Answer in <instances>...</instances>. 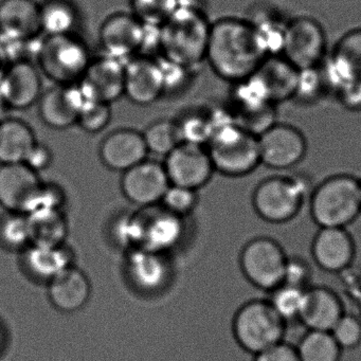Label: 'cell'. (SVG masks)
<instances>
[{
  "mask_svg": "<svg viewBox=\"0 0 361 361\" xmlns=\"http://www.w3.org/2000/svg\"><path fill=\"white\" fill-rule=\"evenodd\" d=\"M265 59L246 18H221L211 25L206 61L217 77L240 83L255 75Z\"/></svg>",
  "mask_w": 361,
  "mask_h": 361,
  "instance_id": "obj_1",
  "label": "cell"
},
{
  "mask_svg": "<svg viewBox=\"0 0 361 361\" xmlns=\"http://www.w3.org/2000/svg\"><path fill=\"white\" fill-rule=\"evenodd\" d=\"M211 25L197 6L180 5L160 27L161 58L192 69L206 61Z\"/></svg>",
  "mask_w": 361,
  "mask_h": 361,
  "instance_id": "obj_2",
  "label": "cell"
},
{
  "mask_svg": "<svg viewBox=\"0 0 361 361\" xmlns=\"http://www.w3.org/2000/svg\"><path fill=\"white\" fill-rule=\"evenodd\" d=\"M183 232V217L157 204L123 215L115 225L116 240L130 250L166 253L180 242Z\"/></svg>",
  "mask_w": 361,
  "mask_h": 361,
  "instance_id": "obj_3",
  "label": "cell"
},
{
  "mask_svg": "<svg viewBox=\"0 0 361 361\" xmlns=\"http://www.w3.org/2000/svg\"><path fill=\"white\" fill-rule=\"evenodd\" d=\"M308 202L319 228H348L361 214L360 179L346 173L331 175L312 189Z\"/></svg>",
  "mask_w": 361,
  "mask_h": 361,
  "instance_id": "obj_4",
  "label": "cell"
},
{
  "mask_svg": "<svg viewBox=\"0 0 361 361\" xmlns=\"http://www.w3.org/2000/svg\"><path fill=\"white\" fill-rule=\"evenodd\" d=\"M310 183L302 175H274L262 180L253 191L252 206L263 221L285 224L293 221L306 200H310Z\"/></svg>",
  "mask_w": 361,
  "mask_h": 361,
  "instance_id": "obj_5",
  "label": "cell"
},
{
  "mask_svg": "<svg viewBox=\"0 0 361 361\" xmlns=\"http://www.w3.org/2000/svg\"><path fill=\"white\" fill-rule=\"evenodd\" d=\"M286 326L268 300L253 299L236 310L232 334L240 350L255 356L285 341Z\"/></svg>",
  "mask_w": 361,
  "mask_h": 361,
  "instance_id": "obj_6",
  "label": "cell"
},
{
  "mask_svg": "<svg viewBox=\"0 0 361 361\" xmlns=\"http://www.w3.org/2000/svg\"><path fill=\"white\" fill-rule=\"evenodd\" d=\"M207 149L214 170L226 176H246L261 164L257 137L234 121L215 128Z\"/></svg>",
  "mask_w": 361,
  "mask_h": 361,
  "instance_id": "obj_7",
  "label": "cell"
},
{
  "mask_svg": "<svg viewBox=\"0 0 361 361\" xmlns=\"http://www.w3.org/2000/svg\"><path fill=\"white\" fill-rule=\"evenodd\" d=\"M92 58L83 39L73 33L46 37L37 51L39 69L56 85H77Z\"/></svg>",
  "mask_w": 361,
  "mask_h": 361,
  "instance_id": "obj_8",
  "label": "cell"
},
{
  "mask_svg": "<svg viewBox=\"0 0 361 361\" xmlns=\"http://www.w3.org/2000/svg\"><path fill=\"white\" fill-rule=\"evenodd\" d=\"M288 255L276 240L259 236L249 240L240 255L243 274L259 290H274L283 284Z\"/></svg>",
  "mask_w": 361,
  "mask_h": 361,
  "instance_id": "obj_9",
  "label": "cell"
},
{
  "mask_svg": "<svg viewBox=\"0 0 361 361\" xmlns=\"http://www.w3.org/2000/svg\"><path fill=\"white\" fill-rule=\"evenodd\" d=\"M327 41L320 23L310 16L288 20L281 56L298 71L320 66L326 59Z\"/></svg>",
  "mask_w": 361,
  "mask_h": 361,
  "instance_id": "obj_10",
  "label": "cell"
},
{
  "mask_svg": "<svg viewBox=\"0 0 361 361\" xmlns=\"http://www.w3.org/2000/svg\"><path fill=\"white\" fill-rule=\"evenodd\" d=\"M261 164L276 171L297 166L307 153L303 133L289 124L276 122L257 137Z\"/></svg>",
  "mask_w": 361,
  "mask_h": 361,
  "instance_id": "obj_11",
  "label": "cell"
},
{
  "mask_svg": "<svg viewBox=\"0 0 361 361\" xmlns=\"http://www.w3.org/2000/svg\"><path fill=\"white\" fill-rule=\"evenodd\" d=\"M164 166L171 185L195 191L209 183L215 171L206 147L185 142L166 156Z\"/></svg>",
  "mask_w": 361,
  "mask_h": 361,
  "instance_id": "obj_12",
  "label": "cell"
},
{
  "mask_svg": "<svg viewBox=\"0 0 361 361\" xmlns=\"http://www.w3.org/2000/svg\"><path fill=\"white\" fill-rule=\"evenodd\" d=\"M166 94L159 60L153 56H134L126 62L124 96L139 106H149Z\"/></svg>",
  "mask_w": 361,
  "mask_h": 361,
  "instance_id": "obj_13",
  "label": "cell"
},
{
  "mask_svg": "<svg viewBox=\"0 0 361 361\" xmlns=\"http://www.w3.org/2000/svg\"><path fill=\"white\" fill-rule=\"evenodd\" d=\"M145 39V25L132 13L119 12L103 22L99 41L105 56L126 62L139 56Z\"/></svg>",
  "mask_w": 361,
  "mask_h": 361,
  "instance_id": "obj_14",
  "label": "cell"
},
{
  "mask_svg": "<svg viewBox=\"0 0 361 361\" xmlns=\"http://www.w3.org/2000/svg\"><path fill=\"white\" fill-rule=\"evenodd\" d=\"M124 71L126 62L109 56L92 58L78 86L86 101L111 105L124 96Z\"/></svg>",
  "mask_w": 361,
  "mask_h": 361,
  "instance_id": "obj_15",
  "label": "cell"
},
{
  "mask_svg": "<svg viewBox=\"0 0 361 361\" xmlns=\"http://www.w3.org/2000/svg\"><path fill=\"white\" fill-rule=\"evenodd\" d=\"M170 185L164 164L147 159L126 171L121 180L124 196L140 208L161 202Z\"/></svg>",
  "mask_w": 361,
  "mask_h": 361,
  "instance_id": "obj_16",
  "label": "cell"
},
{
  "mask_svg": "<svg viewBox=\"0 0 361 361\" xmlns=\"http://www.w3.org/2000/svg\"><path fill=\"white\" fill-rule=\"evenodd\" d=\"M42 94L41 71L30 61H16L6 69L0 81V94L8 106L24 111L37 104Z\"/></svg>",
  "mask_w": 361,
  "mask_h": 361,
  "instance_id": "obj_17",
  "label": "cell"
},
{
  "mask_svg": "<svg viewBox=\"0 0 361 361\" xmlns=\"http://www.w3.org/2000/svg\"><path fill=\"white\" fill-rule=\"evenodd\" d=\"M356 245L346 228H319L312 243V257L329 274L348 269L355 259Z\"/></svg>",
  "mask_w": 361,
  "mask_h": 361,
  "instance_id": "obj_18",
  "label": "cell"
},
{
  "mask_svg": "<svg viewBox=\"0 0 361 361\" xmlns=\"http://www.w3.org/2000/svg\"><path fill=\"white\" fill-rule=\"evenodd\" d=\"M77 85H54L43 92L39 100V114L48 128L66 130L78 123L85 102Z\"/></svg>",
  "mask_w": 361,
  "mask_h": 361,
  "instance_id": "obj_19",
  "label": "cell"
},
{
  "mask_svg": "<svg viewBox=\"0 0 361 361\" xmlns=\"http://www.w3.org/2000/svg\"><path fill=\"white\" fill-rule=\"evenodd\" d=\"M99 153L105 166L124 173L145 161L149 149L142 133L133 128H120L103 139Z\"/></svg>",
  "mask_w": 361,
  "mask_h": 361,
  "instance_id": "obj_20",
  "label": "cell"
},
{
  "mask_svg": "<svg viewBox=\"0 0 361 361\" xmlns=\"http://www.w3.org/2000/svg\"><path fill=\"white\" fill-rule=\"evenodd\" d=\"M39 175L26 164L0 166V204L9 212L25 213L41 185Z\"/></svg>",
  "mask_w": 361,
  "mask_h": 361,
  "instance_id": "obj_21",
  "label": "cell"
},
{
  "mask_svg": "<svg viewBox=\"0 0 361 361\" xmlns=\"http://www.w3.org/2000/svg\"><path fill=\"white\" fill-rule=\"evenodd\" d=\"M0 33L13 42H30L42 33L35 0H0Z\"/></svg>",
  "mask_w": 361,
  "mask_h": 361,
  "instance_id": "obj_22",
  "label": "cell"
},
{
  "mask_svg": "<svg viewBox=\"0 0 361 361\" xmlns=\"http://www.w3.org/2000/svg\"><path fill=\"white\" fill-rule=\"evenodd\" d=\"M344 312L343 303L333 289L312 285L306 289L299 322L307 331H331Z\"/></svg>",
  "mask_w": 361,
  "mask_h": 361,
  "instance_id": "obj_23",
  "label": "cell"
},
{
  "mask_svg": "<svg viewBox=\"0 0 361 361\" xmlns=\"http://www.w3.org/2000/svg\"><path fill=\"white\" fill-rule=\"evenodd\" d=\"M126 268L133 284L143 291L158 290L170 276V264L164 253L147 249L130 250Z\"/></svg>",
  "mask_w": 361,
  "mask_h": 361,
  "instance_id": "obj_24",
  "label": "cell"
},
{
  "mask_svg": "<svg viewBox=\"0 0 361 361\" xmlns=\"http://www.w3.org/2000/svg\"><path fill=\"white\" fill-rule=\"evenodd\" d=\"M48 295L52 305L63 312H75L83 308L92 293L87 276L71 266L48 282Z\"/></svg>",
  "mask_w": 361,
  "mask_h": 361,
  "instance_id": "obj_25",
  "label": "cell"
},
{
  "mask_svg": "<svg viewBox=\"0 0 361 361\" xmlns=\"http://www.w3.org/2000/svg\"><path fill=\"white\" fill-rule=\"evenodd\" d=\"M255 75L272 104L293 99L299 71L282 56L266 58Z\"/></svg>",
  "mask_w": 361,
  "mask_h": 361,
  "instance_id": "obj_26",
  "label": "cell"
},
{
  "mask_svg": "<svg viewBox=\"0 0 361 361\" xmlns=\"http://www.w3.org/2000/svg\"><path fill=\"white\" fill-rule=\"evenodd\" d=\"M73 251L64 244H31L24 255L25 266L31 276L47 282L73 266Z\"/></svg>",
  "mask_w": 361,
  "mask_h": 361,
  "instance_id": "obj_27",
  "label": "cell"
},
{
  "mask_svg": "<svg viewBox=\"0 0 361 361\" xmlns=\"http://www.w3.org/2000/svg\"><path fill=\"white\" fill-rule=\"evenodd\" d=\"M35 134L26 122L20 119L0 121V164H22L35 143Z\"/></svg>",
  "mask_w": 361,
  "mask_h": 361,
  "instance_id": "obj_28",
  "label": "cell"
},
{
  "mask_svg": "<svg viewBox=\"0 0 361 361\" xmlns=\"http://www.w3.org/2000/svg\"><path fill=\"white\" fill-rule=\"evenodd\" d=\"M246 20L252 27L266 58L281 56L288 20H283L282 16L268 8H257Z\"/></svg>",
  "mask_w": 361,
  "mask_h": 361,
  "instance_id": "obj_29",
  "label": "cell"
},
{
  "mask_svg": "<svg viewBox=\"0 0 361 361\" xmlns=\"http://www.w3.org/2000/svg\"><path fill=\"white\" fill-rule=\"evenodd\" d=\"M39 16L46 37L73 35L80 18L71 0H44L39 4Z\"/></svg>",
  "mask_w": 361,
  "mask_h": 361,
  "instance_id": "obj_30",
  "label": "cell"
},
{
  "mask_svg": "<svg viewBox=\"0 0 361 361\" xmlns=\"http://www.w3.org/2000/svg\"><path fill=\"white\" fill-rule=\"evenodd\" d=\"M28 215L30 221L31 244H64L67 221L61 210L39 211Z\"/></svg>",
  "mask_w": 361,
  "mask_h": 361,
  "instance_id": "obj_31",
  "label": "cell"
},
{
  "mask_svg": "<svg viewBox=\"0 0 361 361\" xmlns=\"http://www.w3.org/2000/svg\"><path fill=\"white\" fill-rule=\"evenodd\" d=\"M295 346L301 361H340L343 352L331 331H305Z\"/></svg>",
  "mask_w": 361,
  "mask_h": 361,
  "instance_id": "obj_32",
  "label": "cell"
},
{
  "mask_svg": "<svg viewBox=\"0 0 361 361\" xmlns=\"http://www.w3.org/2000/svg\"><path fill=\"white\" fill-rule=\"evenodd\" d=\"M181 142L206 147L215 130L214 115L209 111H193L176 120Z\"/></svg>",
  "mask_w": 361,
  "mask_h": 361,
  "instance_id": "obj_33",
  "label": "cell"
},
{
  "mask_svg": "<svg viewBox=\"0 0 361 361\" xmlns=\"http://www.w3.org/2000/svg\"><path fill=\"white\" fill-rule=\"evenodd\" d=\"M142 135L149 153L164 157L181 143L178 126L174 120H157L149 124Z\"/></svg>",
  "mask_w": 361,
  "mask_h": 361,
  "instance_id": "obj_34",
  "label": "cell"
},
{
  "mask_svg": "<svg viewBox=\"0 0 361 361\" xmlns=\"http://www.w3.org/2000/svg\"><path fill=\"white\" fill-rule=\"evenodd\" d=\"M306 289L283 283L270 291L268 301L286 324L299 321L305 300Z\"/></svg>",
  "mask_w": 361,
  "mask_h": 361,
  "instance_id": "obj_35",
  "label": "cell"
},
{
  "mask_svg": "<svg viewBox=\"0 0 361 361\" xmlns=\"http://www.w3.org/2000/svg\"><path fill=\"white\" fill-rule=\"evenodd\" d=\"M180 5V0H130V13L154 27H161Z\"/></svg>",
  "mask_w": 361,
  "mask_h": 361,
  "instance_id": "obj_36",
  "label": "cell"
},
{
  "mask_svg": "<svg viewBox=\"0 0 361 361\" xmlns=\"http://www.w3.org/2000/svg\"><path fill=\"white\" fill-rule=\"evenodd\" d=\"M331 56L341 63L354 79H361V28L346 32L336 44Z\"/></svg>",
  "mask_w": 361,
  "mask_h": 361,
  "instance_id": "obj_37",
  "label": "cell"
},
{
  "mask_svg": "<svg viewBox=\"0 0 361 361\" xmlns=\"http://www.w3.org/2000/svg\"><path fill=\"white\" fill-rule=\"evenodd\" d=\"M0 240L5 246L12 249L30 246L32 236L28 215L10 212L0 223Z\"/></svg>",
  "mask_w": 361,
  "mask_h": 361,
  "instance_id": "obj_38",
  "label": "cell"
},
{
  "mask_svg": "<svg viewBox=\"0 0 361 361\" xmlns=\"http://www.w3.org/2000/svg\"><path fill=\"white\" fill-rule=\"evenodd\" d=\"M329 94L320 66L299 71L297 87L293 96L295 100L305 104H312L319 101L324 94Z\"/></svg>",
  "mask_w": 361,
  "mask_h": 361,
  "instance_id": "obj_39",
  "label": "cell"
},
{
  "mask_svg": "<svg viewBox=\"0 0 361 361\" xmlns=\"http://www.w3.org/2000/svg\"><path fill=\"white\" fill-rule=\"evenodd\" d=\"M111 107L106 103L85 101L80 111L78 123L84 132L97 134L107 128L111 121Z\"/></svg>",
  "mask_w": 361,
  "mask_h": 361,
  "instance_id": "obj_40",
  "label": "cell"
},
{
  "mask_svg": "<svg viewBox=\"0 0 361 361\" xmlns=\"http://www.w3.org/2000/svg\"><path fill=\"white\" fill-rule=\"evenodd\" d=\"M331 334L343 352L358 350L361 346V320L355 314L344 312Z\"/></svg>",
  "mask_w": 361,
  "mask_h": 361,
  "instance_id": "obj_41",
  "label": "cell"
},
{
  "mask_svg": "<svg viewBox=\"0 0 361 361\" xmlns=\"http://www.w3.org/2000/svg\"><path fill=\"white\" fill-rule=\"evenodd\" d=\"M197 193L195 190L180 185H170L161 200V206L177 216L190 214L197 204Z\"/></svg>",
  "mask_w": 361,
  "mask_h": 361,
  "instance_id": "obj_42",
  "label": "cell"
},
{
  "mask_svg": "<svg viewBox=\"0 0 361 361\" xmlns=\"http://www.w3.org/2000/svg\"><path fill=\"white\" fill-rule=\"evenodd\" d=\"M64 197V192L58 185L41 183L29 204L26 214L39 211L61 210Z\"/></svg>",
  "mask_w": 361,
  "mask_h": 361,
  "instance_id": "obj_43",
  "label": "cell"
},
{
  "mask_svg": "<svg viewBox=\"0 0 361 361\" xmlns=\"http://www.w3.org/2000/svg\"><path fill=\"white\" fill-rule=\"evenodd\" d=\"M312 279V266L305 259L298 255L288 257L285 265L284 280H283L284 284L300 287V288H308L312 286L310 285Z\"/></svg>",
  "mask_w": 361,
  "mask_h": 361,
  "instance_id": "obj_44",
  "label": "cell"
},
{
  "mask_svg": "<svg viewBox=\"0 0 361 361\" xmlns=\"http://www.w3.org/2000/svg\"><path fill=\"white\" fill-rule=\"evenodd\" d=\"M159 62L161 65L162 73H164L166 94L177 92V90H181L187 85L192 71L180 66V65L170 62V61L164 58H161Z\"/></svg>",
  "mask_w": 361,
  "mask_h": 361,
  "instance_id": "obj_45",
  "label": "cell"
},
{
  "mask_svg": "<svg viewBox=\"0 0 361 361\" xmlns=\"http://www.w3.org/2000/svg\"><path fill=\"white\" fill-rule=\"evenodd\" d=\"M252 361H301L295 344L282 341L253 356Z\"/></svg>",
  "mask_w": 361,
  "mask_h": 361,
  "instance_id": "obj_46",
  "label": "cell"
},
{
  "mask_svg": "<svg viewBox=\"0 0 361 361\" xmlns=\"http://www.w3.org/2000/svg\"><path fill=\"white\" fill-rule=\"evenodd\" d=\"M52 161H54V153L50 147L43 143L37 142L29 152L24 164H26L31 170L39 173L49 168Z\"/></svg>",
  "mask_w": 361,
  "mask_h": 361,
  "instance_id": "obj_47",
  "label": "cell"
},
{
  "mask_svg": "<svg viewBox=\"0 0 361 361\" xmlns=\"http://www.w3.org/2000/svg\"><path fill=\"white\" fill-rule=\"evenodd\" d=\"M336 96L344 109L350 111H361V79L346 84Z\"/></svg>",
  "mask_w": 361,
  "mask_h": 361,
  "instance_id": "obj_48",
  "label": "cell"
},
{
  "mask_svg": "<svg viewBox=\"0 0 361 361\" xmlns=\"http://www.w3.org/2000/svg\"><path fill=\"white\" fill-rule=\"evenodd\" d=\"M3 341H4L3 331H1V329H0V348H1V345H3Z\"/></svg>",
  "mask_w": 361,
  "mask_h": 361,
  "instance_id": "obj_49",
  "label": "cell"
},
{
  "mask_svg": "<svg viewBox=\"0 0 361 361\" xmlns=\"http://www.w3.org/2000/svg\"><path fill=\"white\" fill-rule=\"evenodd\" d=\"M360 185H361V179H360Z\"/></svg>",
  "mask_w": 361,
  "mask_h": 361,
  "instance_id": "obj_50",
  "label": "cell"
}]
</instances>
